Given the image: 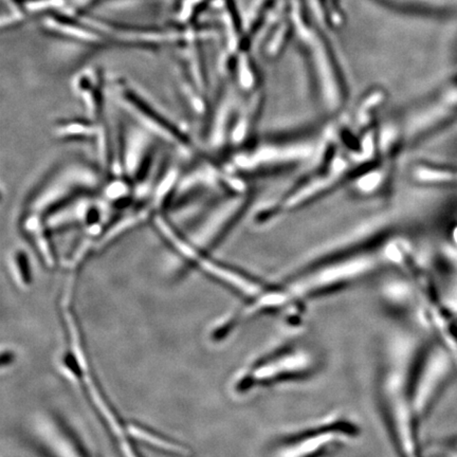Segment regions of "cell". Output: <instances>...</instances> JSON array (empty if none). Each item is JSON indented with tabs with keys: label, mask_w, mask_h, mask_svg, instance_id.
Returning <instances> with one entry per match:
<instances>
[{
	"label": "cell",
	"mask_w": 457,
	"mask_h": 457,
	"mask_svg": "<svg viewBox=\"0 0 457 457\" xmlns=\"http://www.w3.org/2000/svg\"><path fill=\"white\" fill-rule=\"evenodd\" d=\"M314 152L311 142L281 144V146H264L255 152L251 158L255 165H278L297 162L307 158Z\"/></svg>",
	"instance_id": "8992f818"
},
{
	"label": "cell",
	"mask_w": 457,
	"mask_h": 457,
	"mask_svg": "<svg viewBox=\"0 0 457 457\" xmlns=\"http://www.w3.org/2000/svg\"><path fill=\"white\" fill-rule=\"evenodd\" d=\"M318 355L311 349L288 345L268 352L247 364L234 378V393L247 395L261 389L307 380L320 370Z\"/></svg>",
	"instance_id": "7a4b0ae2"
},
{
	"label": "cell",
	"mask_w": 457,
	"mask_h": 457,
	"mask_svg": "<svg viewBox=\"0 0 457 457\" xmlns=\"http://www.w3.org/2000/svg\"><path fill=\"white\" fill-rule=\"evenodd\" d=\"M360 435L355 421L333 415L318 423L285 434L270 448L271 457H328Z\"/></svg>",
	"instance_id": "277c9868"
},
{
	"label": "cell",
	"mask_w": 457,
	"mask_h": 457,
	"mask_svg": "<svg viewBox=\"0 0 457 457\" xmlns=\"http://www.w3.org/2000/svg\"><path fill=\"white\" fill-rule=\"evenodd\" d=\"M457 124V77L425 101L406 119L404 135L417 141Z\"/></svg>",
	"instance_id": "5b68a950"
},
{
	"label": "cell",
	"mask_w": 457,
	"mask_h": 457,
	"mask_svg": "<svg viewBox=\"0 0 457 457\" xmlns=\"http://www.w3.org/2000/svg\"><path fill=\"white\" fill-rule=\"evenodd\" d=\"M411 341L406 330L398 327L385 335L377 378L381 416L398 457H419V423L411 389V375L419 349Z\"/></svg>",
	"instance_id": "6da1fadb"
},
{
	"label": "cell",
	"mask_w": 457,
	"mask_h": 457,
	"mask_svg": "<svg viewBox=\"0 0 457 457\" xmlns=\"http://www.w3.org/2000/svg\"><path fill=\"white\" fill-rule=\"evenodd\" d=\"M377 252L362 253L304 271L283 286L289 303L300 309L308 300L345 288L374 273L385 263Z\"/></svg>",
	"instance_id": "3957f363"
}]
</instances>
